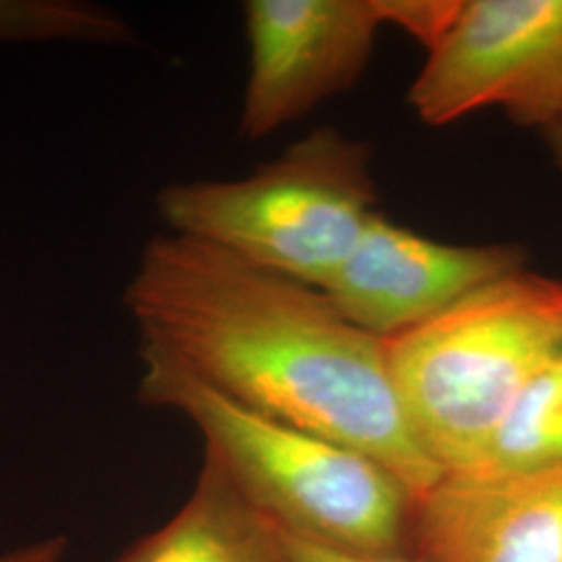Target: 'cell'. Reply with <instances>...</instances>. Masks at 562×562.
I'll return each mask as SVG.
<instances>
[{"label": "cell", "instance_id": "8", "mask_svg": "<svg viewBox=\"0 0 562 562\" xmlns=\"http://www.w3.org/2000/svg\"><path fill=\"white\" fill-rule=\"evenodd\" d=\"M415 562H562V464L515 477L443 475L413 503Z\"/></svg>", "mask_w": 562, "mask_h": 562}, {"label": "cell", "instance_id": "14", "mask_svg": "<svg viewBox=\"0 0 562 562\" xmlns=\"http://www.w3.org/2000/svg\"><path fill=\"white\" fill-rule=\"evenodd\" d=\"M67 542L65 538H55V540H46V542L32 543L20 548L7 557H2L0 562H57L60 554L65 552Z\"/></svg>", "mask_w": 562, "mask_h": 562}, {"label": "cell", "instance_id": "2", "mask_svg": "<svg viewBox=\"0 0 562 562\" xmlns=\"http://www.w3.org/2000/svg\"><path fill=\"white\" fill-rule=\"evenodd\" d=\"M140 357L138 398L188 417L204 454L265 521L341 550L406 554L415 501L382 464L262 417L159 355Z\"/></svg>", "mask_w": 562, "mask_h": 562}, {"label": "cell", "instance_id": "11", "mask_svg": "<svg viewBox=\"0 0 562 562\" xmlns=\"http://www.w3.org/2000/svg\"><path fill=\"white\" fill-rule=\"evenodd\" d=\"M117 11L80 0H0V42L134 44Z\"/></svg>", "mask_w": 562, "mask_h": 562}, {"label": "cell", "instance_id": "15", "mask_svg": "<svg viewBox=\"0 0 562 562\" xmlns=\"http://www.w3.org/2000/svg\"><path fill=\"white\" fill-rule=\"evenodd\" d=\"M543 138L548 142L554 161L562 167V113L543 130Z\"/></svg>", "mask_w": 562, "mask_h": 562}, {"label": "cell", "instance_id": "13", "mask_svg": "<svg viewBox=\"0 0 562 562\" xmlns=\"http://www.w3.org/2000/svg\"><path fill=\"white\" fill-rule=\"evenodd\" d=\"M269 522V521H267ZM280 562H415L408 554H364L313 542L271 525Z\"/></svg>", "mask_w": 562, "mask_h": 562}, {"label": "cell", "instance_id": "9", "mask_svg": "<svg viewBox=\"0 0 562 562\" xmlns=\"http://www.w3.org/2000/svg\"><path fill=\"white\" fill-rule=\"evenodd\" d=\"M117 562H280L273 531L204 454L201 475L180 513Z\"/></svg>", "mask_w": 562, "mask_h": 562}, {"label": "cell", "instance_id": "4", "mask_svg": "<svg viewBox=\"0 0 562 562\" xmlns=\"http://www.w3.org/2000/svg\"><path fill=\"white\" fill-rule=\"evenodd\" d=\"M375 204L369 146L334 127L311 132L240 180L171 183L157 196L169 232L313 288L348 257Z\"/></svg>", "mask_w": 562, "mask_h": 562}, {"label": "cell", "instance_id": "5", "mask_svg": "<svg viewBox=\"0 0 562 562\" xmlns=\"http://www.w3.org/2000/svg\"><path fill=\"white\" fill-rule=\"evenodd\" d=\"M408 102L434 127L498 106L543 132L562 113V0H462Z\"/></svg>", "mask_w": 562, "mask_h": 562}, {"label": "cell", "instance_id": "6", "mask_svg": "<svg viewBox=\"0 0 562 562\" xmlns=\"http://www.w3.org/2000/svg\"><path fill=\"white\" fill-rule=\"evenodd\" d=\"M383 23L375 0H248L240 134L261 140L352 88Z\"/></svg>", "mask_w": 562, "mask_h": 562}, {"label": "cell", "instance_id": "1", "mask_svg": "<svg viewBox=\"0 0 562 562\" xmlns=\"http://www.w3.org/2000/svg\"><path fill=\"white\" fill-rule=\"evenodd\" d=\"M123 301L144 352L262 417L382 464L413 501L442 480L404 417L383 340L319 288L169 232L146 241Z\"/></svg>", "mask_w": 562, "mask_h": 562}, {"label": "cell", "instance_id": "7", "mask_svg": "<svg viewBox=\"0 0 562 562\" xmlns=\"http://www.w3.org/2000/svg\"><path fill=\"white\" fill-rule=\"evenodd\" d=\"M521 269L519 244H448L375 213L319 290L352 325L392 340Z\"/></svg>", "mask_w": 562, "mask_h": 562}, {"label": "cell", "instance_id": "10", "mask_svg": "<svg viewBox=\"0 0 562 562\" xmlns=\"http://www.w3.org/2000/svg\"><path fill=\"white\" fill-rule=\"evenodd\" d=\"M562 464V357L506 408L469 477H515Z\"/></svg>", "mask_w": 562, "mask_h": 562}, {"label": "cell", "instance_id": "3", "mask_svg": "<svg viewBox=\"0 0 562 562\" xmlns=\"http://www.w3.org/2000/svg\"><path fill=\"white\" fill-rule=\"evenodd\" d=\"M383 346L415 440L443 475H462L522 387L561 359L562 280L515 271Z\"/></svg>", "mask_w": 562, "mask_h": 562}, {"label": "cell", "instance_id": "12", "mask_svg": "<svg viewBox=\"0 0 562 562\" xmlns=\"http://www.w3.org/2000/svg\"><path fill=\"white\" fill-rule=\"evenodd\" d=\"M375 9L382 23L401 27L429 53L459 18L462 0H375Z\"/></svg>", "mask_w": 562, "mask_h": 562}]
</instances>
